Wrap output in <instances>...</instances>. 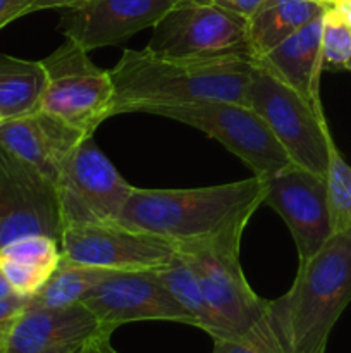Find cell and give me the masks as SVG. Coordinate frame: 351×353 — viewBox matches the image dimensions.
I'll list each match as a JSON object with an SVG mask.
<instances>
[{
	"label": "cell",
	"instance_id": "21",
	"mask_svg": "<svg viewBox=\"0 0 351 353\" xmlns=\"http://www.w3.org/2000/svg\"><path fill=\"white\" fill-rule=\"evenodd\" d=\"M112 272L110 269L76 264L61 255L57 268L40 292L31 296L30 302L41 307H69L83 303V300Z\"/></svg>",
	"mask_w": 351,
	"mask_h": 353
},
{
	"label": "cell",
	"instance_id": "6",
	"mask_svg": "<svg viewBox=\"0 0 351 353\" xmlns=\"http://www.w3.org/2000/svg\"><path fill=\"white\" fill-rule=\"evenodd\" d=\"M47 85L38 109L58 117L86 137L112 117L114 85L110 71L93 64L88 52L72 40L41 61Z\"/></svg>",
	"mask_w": 351,
	"mask_h": 353
},
{
	"label": "cell",
	"instance_id": "9",
	"mask_svg": "<svg viewBox=\"0 0 351 353\" xmlns=\"http://www.w3.org/2000/svg\"><path fill=\"white\" fill-rule=\"evenodd\" d=\"M62 230L74 224L117 223L133 186L117 172L93 137L65 157L55 179Z\"/></svg>",
	"mask_w": 351,
	"mask_h": 353
},
{
	"label": "cell",
	"instance_id": "29",
	"mask_svg": "<svg viewBox=\"0 0 351 353\" xmlns=\"http://www.w3.org/2000/svg\"><path fill=\"white\" fill-rule=\"evenodd\" d=\"M212 353H262L250 343L236 340V338H213Z\"/></svg>",
	"mask_w": 351,
	"mask_h": 353
},
{
	"label": "cell",
	"instance_id": "15",
	"mask_svg": "<svg viewBox=\"0 0 351 353\" xmlns=\"http://www.w3.org/2000/svg\"><path fill=\"white\" fill-rule=\"evenodd\" d=\"M172 7L167 0H88L65 9L61 30L86 52L119 45L145 28H153Z\"/></svg>",
	"mask_w": 351,
	"mask_h": 353
},
{
	"label": "cell",
	"instance_id": "10",
	"mask_svg": "<svg viewBox=\"0 0 351 353\" xmlns=\"http://www.w3.org/2000/svg\"><path fill=\"white\" fill-rule=\"evenodd\" d=\"M30 234L61 243L57 188L36 168L0 145V248Z\"/></svg>",
	"mask_w": 351,
	"mask_h": 353
},
{
	"label": "cell",
	"instance_id": "23",
	"mask_svg": "<svg viewBox=\"0 0 351 353\" xmlns=\"http://www.w3.org/2000/svg\"><path fill=\"white\" fill-rule=\"evenodd\" d=\"M351 61V28L330 3L322 16L323 71H344Z\"/></svg>",
	"mask_w": 351,
	"mask_h": 353
},
{
	"label": "cell",
	"instance_id": "37",
	"mask_svg": "<svg viewBox=\"0 0 351 353\" xmlns=\"http://www.w3.org/2000/svg\"><path fill=\"white\" fill-rule=\"evenodd\" d=\"M0 121H2V119H0Z\"/></svg>",
	"mask_w": 351,
	"mask_h": 353
},
{
	"label": "cell",
	"instance_id": "3",
	"mask_svg": "<svg viewBox=\"0 0 351 353\" xmlns=\"http://www.w3.org/2000/svg\"><path fill=\"white\" fill-rule=\"evenodd\" d=\"M351 302V231L334 233L298 262L291 288L267 302L268 319L284 353H326L330 331Z\"/></svg>",
	"mask_w": 351,
	"mask_h": 353
},
{
	"label": "cell",
	"instance_id": "8",
	"mask_svg": "<svg viewBox=\"0 0 351 353\" xmlns=\"http://www.w3.org/2000/svg\"><path fill=\"white\" fill-rule=\"evenodd\" d=\"M155 114L184 123L215 138L262 179L270 178L292 164L265 121L244 103L210 100L167 107Z\"/></svg>",
	"mask_w": 351,
	"mask_h": 353
},
{
	"label": "cell",
	"instance_id": "33",
	"mask_svg": "<svg viewBox=\"0 0 351 353\" xmlns=\"http://www.w3.org/2000/svg\"><path fill=\"white\" fill-rule=\"evenodd\" d=\"M336 9L339 10L341 16L344 17V21L348 23V26L351 28V0H336L334 2Z\"/></svg>",
	"mask_w": 351,
	"mask_h": 353
},
{
	"label": "cell",
	"instance_id": "12",
	"mask_svg": "<svg viewBox=\"0 0 351 353\" xmlns=\"http://www.w3.org/2000/svg\"><path fill=\"white\" fill-rule=\"evenodd\" d=\"M264 203L288 224L298 250V262L315 255L334 234L326 176L291 164L265 179Z\"/></svg>",
	"mask_w": 351,
	"mask_h": 353
},
{
	"label": "cell",
	"instance_id": "32",
	"mask_svg": "<svg viewBox=\"0 0 351 353\" xmlns=\"http://www.w3.org/2000/svg\"><path fill=\"white\" fill-rule=\"evenodd\" d=\"M12 295H16V293H14L12 286H10L9 279L6 278V272H3L2 265H0V300H6Z\"/></svg>",
	"mask_w": 351,
	"mask_h": 353
},
{
	"label": "cell",
	"instance_id": "22",
	"mask_svg": "<svg viewBox=\"0 0 351 353\" xmlns=\"http://www.w3.org/2000/svg\"><path fill=\"white\" fill-rule=\"evenodd\" d=\"M326 185L332 233L351 231V168L337 150L332 137L329 138Z\"/></svg>",
	"mask_w": 351,
	"mask_h": 353
},
{
	"label": "cell",
	"instance_id": "2",
	"mask_svg": "<svg viewBox=\"0 0 351 353\" xmlns=\"http://www.w3.org/2000/svg\"><path fill=\"white\" fill-rule=\"evenodd\" d=\"M265 179L191 190L133 188L117 223L174 245L205 241L244 231L264 203Z\"/></svg>",
	"mask_w": 351,
	"mask_h": 353
},
{
	"label": "cell",
	"instance_id": "7",
	"mask_svg": "<svg viewBox=\"0 0 351 353\" xmlns=\"http://www.w3.org/2000/svg\"><path fill=\"white\" fill-rule=\"evenodd\" d=\"M147 48L174 59H253L246 19L209 0L172 6L153 26Z\"/></svg>",
	"mask_w": 351,
	"mask_h": 353
},
{
	"label": "cell",
	"instance_id": "19",
	"mask_svg": "<svg viewBox=\"0 0 351 353\" xmlns=\"http://www.w3.org/2000/svg\"><path fill=\"white\" fill-rule=\"evenodd\" d=\"M47 85L40 62L0 54V119H14L38 109Z\"/></svg>",
	"mask_w": 351,
	"mask_h": 353
},
{
	"label": "cell",
	"instance_id": "34",
	"mask_svg": "<svg viewBox=\"0 0 351 353\" xmlns=\"http://www.w3.org/2000/svg\"><path fill=\"white\" fill-rule=\"evenodd\" d=\"M169 3H172V6H176V3H181V2H186V0H167Z\"/></svg>",
	"mask_w": 351,
	"mask_h": 353
},
{
	"label": "cell",
	"instance_id": "28",
	"mask_svg": "<svg viewBox=\"0 0 351 353\" xmlns=\"http://www.w3.org/2000/svg\"><path fill=\"white\" fill-rule=\"evenodd\" d=\"M209 2L215 3L220 9L229 10V12L236 14V16L243 17V19H250L258 7L265 2V0H209Z\"/></svg>",
	"mask_w": 351,
	"mask_h": 353
},
{
	"label": "cell",
	"instance_id": "4",
	"mask_svg": "<svg viewBox=\"0 0 351 353\" xmlns=\"http://www.w3.org/2000/svg\"><path fill=\"white\" fill-rule=\"evenodd\" d=\"M244 231L205 241L176 245L195 269L206 303L229 338L250 343L262 353H284L272 330L267 302L248 285L240 264Z\"/></svg>",
	"mask_w": 351,
	"mask_h": 353
},
{
	"label": "cell",
	"instance_id": "1",
	"mask_svg": "<svg viewBox=\"0 0 351 353\" xmlns=\"http://www.w3.org/2000/svg\"><path fill=\"white\" fill-rule=\"evenodd\" d=\"M253 59H174L143 50H124L110 69L114 85L112 116L155 114L189 103L236 102L246 105Z\"/></svg>",
	"mask_w": 351,
	"mask_h": 353
},
{
	"label": "cell",
	"instance_id": "16",
	"mask_svg": "<svg viewBox=\"0 0 351 353\" xmlns=\"http://www.w3.org/2000/svg\"><path fill=\"white\" fill-rule=\"evenodd\" d=\"M85 138L79 130L40 109L0 121V145L54 183L62 162Z\"/></svg>",
	"mask_w": 351,
	"mask_h": 353
},
{
	"label": "cell",
	"instance_id": "20",
	"mask_svg": "<svg viewBox=\"0 0 351 353\" xmlns=\"http://www.w3.org/2000/svg\"><path fill=\"white\" fill-rule=\"evenodd\" d=\"M153 272L182 309L195 319V327H200L212 338H229L206 303L198 276L184 255L176 250L174 257L162 268L153 269Z\"/></svg>",
	"mask_w": 351,
	"mask_h": 353
},
{
	"label": "cell",
	"instance_id": "13",
	"mask_svg": "<svg viewBox=\"0 0 351 353\" xmlns=\"http://www.w3.org/2000/svg\"><path fill=\"white\" fill-rule=\"evenodd\" d=\"M110 333L136 321H171L195 326V319L151 271H114L85 300Z\"/></svg>",
	"mask_w": 351,
	"mask_h": 353
},
{
	"label": "cell",
	"instance_id": "30",
	"mask_svg": "<svg viewBox=\"0 0 351 353\" xmlns=\"http://www.w3.org/2000/svg\"><path fill=\"white\" fill-rule=\"evenodd\" d=\"M85 2H88V0H36V2L30 7V12L52 9H72V7H78Z\"/></svg>",
	"mask_w": 351,
	"mask_h": 353
},
{
	"label": "cell",
	"instance_id": "5",
	"mask_svg": "<svg viewBox=\"0 0 351 353\" xmlns=\"http://www.w3.org/2000/svg\"><path fill=\"white\" fill-rule=\"evenodd\" d=\"M246 105L265 121L292 164L326 176L332 134L322 107L312 105L257 61L248 81Z\"/></svg>",
	"mask_w": 351,
	"mask_h": 353
},
{
	"label": "cell",
	"instance_id": "36",
	"mask_svg": "<svg viewBox=\"0 0 351 353\" xmlns=\"http://www.w3.org/2000/svg\"><path fill=\"white\" fill-rule=\"evenodd\" d=\"M346 69H348V71L351 72V61H350V64H348V68H346Z\"/></svg>",
	"mask_w": 351,
	"mask_h": 353
},
{
	"label": "cell",
	"instance_id": "26",
	"mask_svg": "<svg viewBox=\"0 0 351 353\" xmlns=\"http://www.w3.org/2000/svg\"><path fill=\"white\" fill-rule=\"evenodd\" d=\"M30 299L21 295H12L6 300H0V353H3L7 338L16 324L17 317L26 309Z\"/></svg>",
	"mask_w": 351,
	"mask_h": 353
},
{
	"label": "cell",
	"instance_id": "24",
	"mask_svg": "<svg viewBox=\"0 0 351 353\" xmlns=\"http://www.w3.org/2000/svg\"><path fill=\"white\" fill-rule=\"evenodd\" d=\"M58 241L43 234H30L19 240L3 245L0 248V257L10 259V261L23 262V264L33 265V268L43 269L47 272H54L61 261V250Z\"/></svg>",
	"mask_w": 351,
	"mask_h": 353
},
{
	"label": "cell",
	"instance_id": "14",
	"mask_svg": "<svg viewBox=\"0 0 351 353\" xmlns=\"http://www.w3.org/2000/svg\"><path fill=\"white\" fill-rule=\"evenodd\" d=\"M100 336H112L85 303L41 307L28 302L3 353H78Z\"/></svg>",
	"mask_w": 351,
	"mask_h": 353
},
{
	"label": "cell",
	"instance_id": "31",
	"mask_svg": "<svg viewBox=\"0 0 351 353\" xmlns=\"http://www.w3.org/2000/svg\"><path fill=\"white\" fill-rule=\"evenodd\" d=\"M78 353H117L110 345V336H100L96 340H93L92 343L86 345L83 350Z\"/></svg>",
	"mask_w": 351,
	"mask_h": 353
},
{
	"label": "cell",
	"instance_id": "27",
	"mask_svg": "<svg viewBox=\"0 0 351 353\" xmlns=\"http://www.w3.org/2000/svg\"><path fill=\"white\" fill-rule=\"evenodd\" d=\"M36 0H0V30L10 21L30 12V7Z\"/></svg>",
	"mask_w": 351,
	"mask_h": 353
},
{
	"label": "cell",
	"instance_id": "25",
	"mask_svg": "<svg viewBox=\"0 0 351 353\" xmlns=\"http://www.w3.org/2000/svg\"><path fill=\"white\" fill-rule=\"evenodd\" d=\"M0 265H2L6 278L9 279L14 293L21 296H28V299H31L36 292H40L41 286L50 278V272L43 271V269L23 264V262L10 261V259L0 257Z\"/></svg>",
	"mask_w": 351,
	"mask_h": 353
},
{
	"label": "cell",
	"instance_id": "17",
	"mask_svg": "<svg viewBox=\"0 0 351 353\" xmlns=\"http://www.w3.org/2000/svg\"><path fill=\"white\" fill-rule=\"evenodd\" d=\"M322 16L310 21L257 61L315 107H322Z\"/></svg>",
	"mask_w": 351,
	"mask_h": 353
},
{
	"label": "cell",
	"instance_id": "35",
	"mask_svg": "<svg viewBox=\"0 0 351 353\" xmlns=\"http://www.w3.org/2000/svg\"><path fill=\"white\" fill-rule=\"evenodd\" d=\"M319 2H323V3H334L336 0H319Z\"/></svg>",
	"mask_w": 351,
	"mask_h": 353
},
{
	"label": "cell",
	"instance_id": "11",
	"mask_svg": "<svg viewBox=\"0 0 351 353\" xmlns=\"http://www.w3.org/2000/svg\"><path fill=\"white\" fill-rule=\"evenodd\" d=\"M176 245L119 223L65 226L61 236V255L76 264L110 271H151L167 264Z\"/></svg>",
	"mask_w": 351,
	"mask_h": 353
},
{
	"label": "cell",
	"instance_id": "18",
	"mask_svg": "<svg viewBox=\"0 0 351 353\" xmlns=\"http://www.w3.org/2000/svg\"><path fill=\"white\" fill-rule=\"evenodd\" d=\"M329 6L319 0H265L246 21L248 41L255 61L267 55L310 21L322 16Z\"/></svg>",
	"mask_w": 351,
	"mask_h": 353
}]
</instances>
